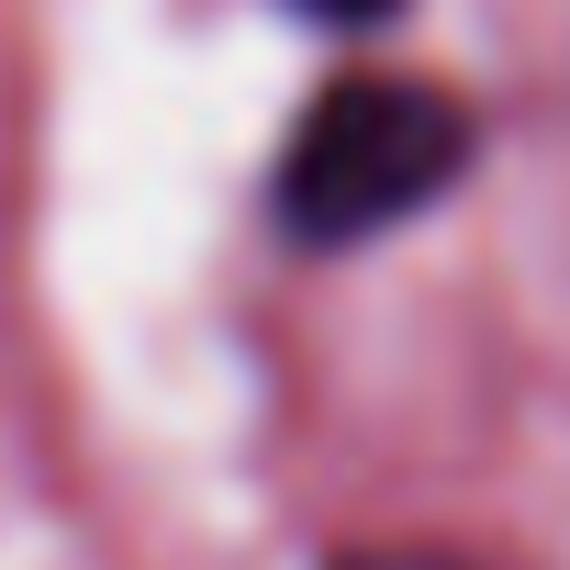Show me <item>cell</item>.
Returning <instances> with one entry per match:
<instances>
[{"instance_id":"obj_1","label":"cell","mask_w":570,"mask_h":570,"mask_svg":"<svg viewBox=\"0 0 570 570\" xmlns=\"http://www.w3.org/2000/svg\"><path fill=\"white\" fill-rule=\"evenodd\" d=\"M459 168H470L459 90L403 79V68H358V79L314 90V112L279 146V224L303 246H370V235L414 224Z\"/></svg>"},{"instance_id":"obj_2","label":"cell","mask_w":570,"mask_h":570,"mask_svg":"<svg viewBox=\"0 0 570 570\" xmlns=\"http://www.w3.org/2000/svg\"><path fill=\"white\" fill-rule=\"evenodd\" d=\"M292 12H314V23H336V35H370V23L403 12V0H292Z\"/></svg>"},{"instance_id":"obj_3","label":"cell","mask_w":570,"mask_h":570,"mask_svg":"<svg viewBox=\"0 0 570 570\" xmlns=\"http://www.w3.org/2000/svg\"><path fill=\"white\" fill-rule=\"evenodd\" d=\"M347 570H459V559H347Z\"/></svg>"}]
</instances>
